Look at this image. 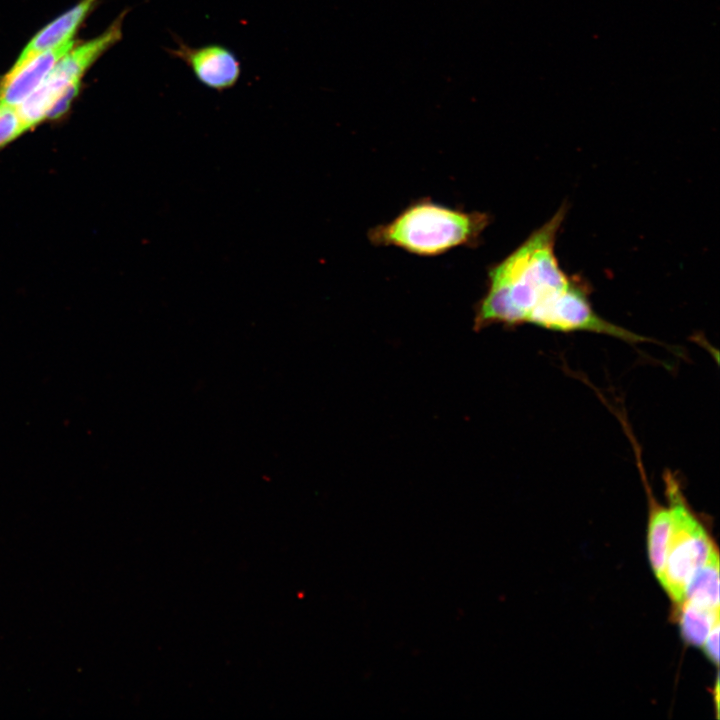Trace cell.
I'll use <instances>...</instances> for the list:
<instances>
[{
    "label": "cell",
    "mask_w": 720,
    "mask_h": 720,
    "mask_svg": "<svg viewBox=\"0 0 720 720\" xmlns=\"http://www.w3.org/2000/svg\"><path fill=\"white\" fill-rule=\"evenodd\" d=\"M566 211L563 204L516 249L489 267L486 292L475 306L474 329L531 324L556 332L603 334L627 343L649 341L601 317L584 283L561 268L555 243Z\"/></svg>",
    "instance_id": "cell-1"
},
{
    "label": "cell",
    "mask_w": 720,
    "mask_h": 720,
    "mask_svg": "<svg viewBox=\"0 0 720 720\" xmlns=\"http://www.w3.org/2000/svg\"><path fill=\"white\" fill-rule=\"evenodd\" d=\"M481 211H465L436 203L428 198L409 204L391 221L368 232L378 247H396L418 256H438L461 246L472 247L490 224Z\"/></svg>",
    "instance_id": "cell-2"
},
{
    "label": "cell",
    "mask_w": 720,
    "mask_h": 720,
    "mask_svg": "<svg viewBox=\"0 0 720 720\" xmlns=\"http://www.w3.org/2000/svg\"><path fill=\"white\" fill-rule=\"evenodd\" d=\"M664 481L672 532L665 566L658 580L669 596L681 604L690 578L715 548L706 530L687 506L675 476L667 472Z\"/></svg>",
    "instance_id": "cell-3"
},
{
    "label": "cell",
    "mask_w": 720,
    "mask_h": 720,
    "mask_svg": "<svg viewBox=\"0 0 720 720\" xmlns=\"http://www.w3.org/2000/svg\"><path fill=\"white\" fill-rule=\"evenodd\" d=\"M124 15H120L102 34L74 46L62 56L45 80L18 107L21 119L31 128L48 119L64 90L80 83L83 74L109 48L122 38Z\"/></svg>",
    "instance_id": "cell-4"
},
{
    "label": "cell",
    "mask_w": 720,
    "mask_h": 720,
    "mask_svg": "<svg viewBox=\"0 0 720 720\" xmlns=\"http://www.w3.org/2000/svg\"><path fill=\"white\" fill-rule=\"evenodd\" d=\"M175 44L167 52L184 62L204 86L222 92L239 81L241 63L229 48L216 43L192 47L181 39H175Z\"/></svg>",
    "instance_id": "cell-5"
},
{
    "label": "cell",
    "mask_w": 720,
    "mask_h": 720,
    "mask_svg": "<svg viewBox=\"0 0 720 720\" xmlns=\"http://www.w3.org/2000/svg\"><path fill=\"white\" fill-rule=\"evenodd\" d=\"M73 46V39L62 42L35 54L18 68L10 69L0 84V104L18 107Z\"/></svg>",
    "instance_id": "cell-6"
},
{
    "label": "cell",
    "mask_w": 720,
    "mask_h": 720,
    "mask_svg": "<svg viewBox=\"0 0 720 720\" xmlns=\"http://www.w3.org/2000/svg\"><path fill=\"white\" fill-rule=\"evenodd\" d=\"M97 0H81L77 5L43 27L24 47L11 69H16L35 54L52 48L73 36Z\"/></svg>",
    "instance_id": "cell-7"
},
{
    "label": "cell",
    "mask_w": 720,
    "mask_h": 720,
    "mask_svg": "<svg viewBox=\"0 0 720 720\" xmlns=\"http://www.w3.org/2000/svg\"><path fill=\"white\" fill-rule=\"evenodd\" d=\"M684 601L719 610V557L716 550L690 578L685 589Z\"/></svg>",
    "instance_id": "cell-8"
},
{
    "label": "cell",
    "mask_w": 720,
    "mask_h": 720,
    "mask_svg": "<svg viewBox=\"0 0 720 720\" xmlns=\"http://www.w3.org/2000/svg\"><path fill=\"white\" fill-rule=\"evenodd\" d=\"M671 532L672 518L669 507L653 506L648 524V554L657 579L665 566Z\"/></svg>",
    "instance_id": "cell-9"
},
{
    "label": "cell",
    "mask_w": 720,
    "mask_h": 720,
    "mask_svg": "<svg viewBox=\"0 0 720 720\" xmlns=\"http://www.w3.org/2000/svg\"><path fill=\"white\" fill-rule=\"evenodd\" d=\"M679 613L683 639L694 646H702L713 626L719 622V610H712L683 601Z\"/></svg>",
    "instance_id": "cell-10"
},
{
    "label": "cell",
    "mask_w": 720,
    "mask_h": 720,
    "mask_svg": "<svg viewBox=\"0 0 720 720\" xmlns=\"http://www.w3.org/2000/svg\"><path fill=\"white\" fill-rule=\"evenodd\" d=\"M25 132L16 108L0 104V150Z\"/></svg>",
    "instance_id": "cell-11"
},
{
    "label": "cell",
    "mask_w": 720,
    "mask_h": 720,
    "mask_svg": "<svg viewBox=\"0 0 720 720\" xmlns=\"http://www.w3.org/2000/svg\"><path fill=\"white\" fill-rule=\"evenodd\" d=\"M702 646L706 656L717 665L719 663V622L713 626Z\"/></svg>",
    "instance_id": "cell-12"
}]
</instances>
